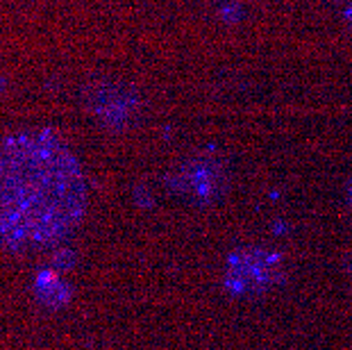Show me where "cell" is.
I'll use <instances>...</instances> for the list:
<instances>
[{
  "label": "cell",
  "instance_id": "2",
  "mask_svg": "<svg viewBox=\"0 0 352 350\" xmlns=\"http://www.w3.org/2000/svg\"><path fill=\"white\" fill-rule=\"evenodd\" d=\"M273 278V259L264 252H241L234 255L228 269V285L236 292L264 289Z\"/></svg>",
  "mask_w": 352,
  "mask_h": 350
},
{
  "label": "cell",
  "instance_id": "1",
  "mask_svg": "<svg viewBox=\"0 0 352 350\" xmlns=\"http://www.w3.org/2000/svg\"><path fill=\"white\" fill-rule=\"evenodd\" d=\"M87 180L71 148L48 130L0 144V248H46L78 226Z\"/></svg>",
  "mask_w": 352,
  "mask_h": 350
}]
</instances>
